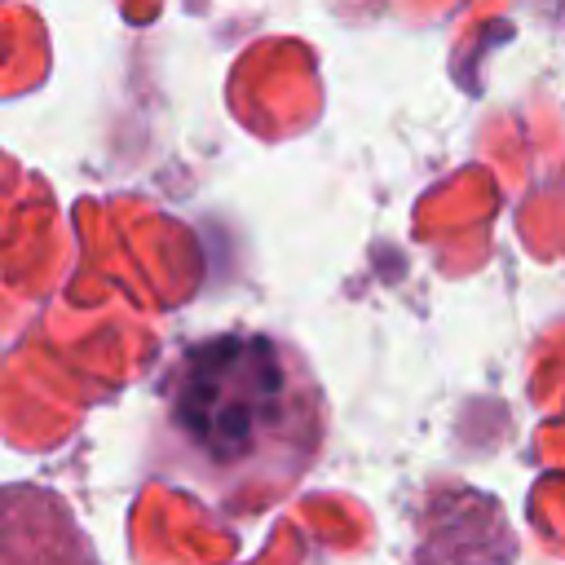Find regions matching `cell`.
I'll return each mask as SVG.
<instances>
[{
    "label": "cell",
    "mask_w": 565,
    "mask_h": 565,
    "mask_svg": "<svg viewBox=\"0 0 565 565\" xmlns=\"http://www.w3.org/2000/svg\"><path fill=\"white\" fill-rule=\"evenodd\" d=\"M300 393L282 349L260 335H216L168 371V415L181 441L221 472L256 468L300 437Z\"/></svg>",
    "instance_id": "1"
}]
</instances>
